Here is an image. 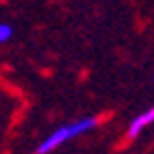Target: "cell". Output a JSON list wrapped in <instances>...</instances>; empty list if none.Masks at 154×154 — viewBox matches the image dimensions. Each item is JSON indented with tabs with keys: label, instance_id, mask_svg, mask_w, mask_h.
Returning <instances> with one entry per match:
<instances>
[{
	"label": "cell",
	"instance_id": "cell-1",
	"mask_svg": "<svg viewBox=\"0 0 154 154\" xmlns=\"http://www.w3.org/2000/svg\"><path fill=\"white\" fill-rule=\"evenodd\" d=\"M94 126H96V118H84V120H77L73 124H64V126H60L58 131H54L49 137L36 148V154H47V152L56 150L58 146H62L64 141L73 139L75 135H82V133H86V131H90Z\"/></svg>",
	"mask_w": 154,
	"mask_h": 154
},
{
	"label": "cell",
	"instance_id": "cell-2",
	"mask_svg": "<svg viewBox=\"0 0 154 154\" xmlns=\"http://www.w3.org/2000/svg\"><path fill=\"white\" fill-rule=\"evenodd\" d=\"M154 122V107H150L148 111H143L141 116H137L133 122H131V126H128V137H137V133H141L146 126H150Z\"/></svg>",
	"mask_w": 154,
	"mask_h": 154
},
{
	"label": "cell",
	"instance_id": "cell-3",
	"mask_svg": "<svg viewBox=\"0 0 154 154\" xmlns=\"http://www.w3.org/2000/svg\"><path fill=\"white\" fill-rule=\"evenodd\" d=\"M13 36V28L9 24H0V43H7Z\"/></svg>",
	"mask_w": 154,
	"mask_h": 154
}]
</instances>
